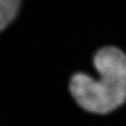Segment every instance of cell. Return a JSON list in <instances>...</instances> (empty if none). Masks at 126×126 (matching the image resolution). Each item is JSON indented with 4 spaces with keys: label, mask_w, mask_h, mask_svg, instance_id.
Here are the masks:
<instances>
[{
    "label": "cell",
    "mask_w": 126,
    "mask_h": 126,
    "mask_svg": "<svg viewBox=\"0 0 126 126\" xmlns=\"http://www.w3.org/2000/svg\"><path fill=\"white\" fill-rule=\"evenodd\" d=\"M21 0H0V32L16 18Z\"/></svg>",
    "instance_id": "cell-2"
},
{
    "label": "cell",
    "mask_w": 126,
    "mask_h": 126,
    "mask_svg": "<svg viewBox=\"0 0 126 126\" xmlns=\"http://www.w3.org/2000/svg\"><path fill=\"white\" fill-rule=\"evenodd\" d=\"M94 64L98 77L74 75L69 90L83 109L108 113L126 101V55L117 47H104L96 54Z\"/></svg>",
    "instance_id": "cell-1"
}]
</instances>
